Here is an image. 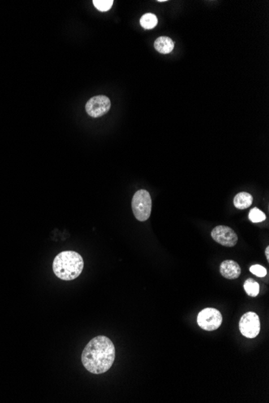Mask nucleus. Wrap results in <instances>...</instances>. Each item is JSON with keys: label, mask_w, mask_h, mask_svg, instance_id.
<instances>
[{"label": "nucleus", "mask_w": 269, "mask_h": 403, "mask_svg": "<svg viewBox=\"0 0 269 403\" xmlns=\"http://www.w3.org/2000/svg\"><path fill=\"white\" fill-rule=\"evenodd\" d=\"M115 359V348L113 342L106 336H98L86 346L82 362L86 369L93 374L108 371Z\"/></svg>", "instance_id": "obj_1"}, {"label": "nucleus", "mask_w": 269, "mask_h": 403, "mask_svg": "<svg viewBox=\"0 0 269 403\" xmlns=\"http://www.w3.org/2000/svg\"><path fill=\"white\" fill-rule=\"evenodd\" d=\"M83 268L84 261L83 257L75 251L61 252L53 260V272L62 280H74L80 275Z\"/></svg>", "instance_id": "obj_2"}, {"label": "nucleus", "mask_w": 269, "mask_h": 403, "mask_svg": "<svg viewBox=\"0 0 269 403\" xmlns=\"http://www.w3.org/2000/svg\"><path fill=\"white\" fill-rule=\"evenodd\" d=\"M132 208L138 221H146L152 212V199L149 192L144 189L136 192L132 198Z\"/></svg>", "instance_id": "obj_3"}, {"label": "nucleus", "mask_w": 269, "mask_h": 403, "mask_svg": "<svg viewBox=\"0 0 269 403\" xmlns=\"http://www.w3.org/2000/svg\"><path fill=\"white\" fill-rule=\"evenodd\" d=\"M223 316L215 308H207L202 310L197 316V324L206 331H214L220 327Z\"/></svg>", "instance_id": "obj_4"}, {"label": "nucleus", "mask_w": 269, "mask_h": 403, "mask_svg": "<svg viewBox=\"0 0 269 403\" xmlns=\"http://www.w3.org/2000/svg\"><path fill=\"white\" fill-rule=\"evenodd\" d=\"M240 330L245 337H257L261 331V321L258 315L252 312L245 313L240 320Z\"/></svg>", "instance_id": "obj_5"}, {"label": "nucleus", "mask_w": 269, "mask_h": 403, "mask_svg": "<svg viewBox=\"0 0 269 403\" xmlns=\"http://www.w3.org/2000/svg\"><path fill=\"white\" fill-rule=\"evenodd\" d=\"M110 101L105 95H97L90 98L86 104V111L92 118H99L110 111Z\"/></svg>", "instance_id": "obj_6"}, {"label": "nucleus", "mask_w": 269, "mask_h": 403, "mask_svg": "<svg viewBox=\"0 0 269 403\" xmlns=\"http://www.w3.org/2000/svg\"><path fill=\"white\" fill-rule=\"evenodd\" d=\"M211 237L215 242L226 247H232L237 244V234L228 226L218 225L214 228L211 232Z\"/></svg>", "instance_id": "obj_7"}, {"label": "nucleus", "mask_w": 269, "mask_h": 403, "mask_svg": "<svg viewBox=\"0 0 269 403\" xmlns=\"http://www.w3.org/2000/svg\"><path fill=\"white\" fill-rule=\"evenodd\" d=\"M220 273L227 279H236L241 274V268L233 260H225L221 263Z\"/></svg>", "instance_id": "obj_8"}, {"label": "nucleus", "mask_w": 269, "mask_h": 403, "mask_svg": "<svg viewBox=\"0 0 269 403\" xmlns=\"http://www.w3.org/2000/svg\"><path fill=\"white\" fill-rule=\"evenodd\" d=\"M154 47L161 54H168L174 50V41L168 36H160L155 41Z\"/></svg>", "instance_id": "obj_9"}, {"label": "nucleus", "mask_w": 269, "mask_h": 403, "mask_svg": "<svg viewBox=\"0 0 269 403\" xmlns=\"http://www.w3.org/2000/svg\"><path fill=\"white\" fill-rule=\"evenodd\" d=\"M253 202V198L250 193L242 192L238 193L234 198V205L239 209H245L250 207Z\"/></svg>", "instance_id": "obj_10"}, {"label": "nucleus", "mask_w": 269, "mask_h": 403, "mask_svg": "<svg viewBox=\"0 0 269 403\" xmlns=\"http://www.w3.org/2000/svg\"><path fill=\"white\" fill-rule=\"evenodd\" d=\"M157 23L158 20L157 16L152 13H147L140 18V25L142 26L144 29H153L157 25Z\"/></svg>", "instance_id": "obj_11"}, {"label": "nucleus", "mask_w": 269, "mask_h": 403, "mask_svg": "<svg viewBox=\"0 0 269 403\" xmlns=\"http://www.w3.org/2000/svg\"><path fill=\"white\" fill-rule=\"evenodd\" d=\"M244 290L249 296L256 297L260 292V285L252 278H248L244 282Z\"/></svg>", "instance_id": "obj_12"}, {"label": "nucleus", "mask_w": 269, "mask_h": 403, "mask_svg": "<svg viewBox=\"0 0 269 403\" xmlns=\"http://www.w3.org/2000/svg\"><path fill=\"white\" fill-rule=\"evenodd\" d=\"M249 219L253 223L262 222L266 220V216L259 208H254L249 212Z\"/></svg>", "instance_id": "obj_13"}, {"label": "nucleus", "mask_w": 269, "mask_h": 403, "mask_svg": "<svg viewBox=\"0 0 269 403\" xmlns=\"http://www.w3.org/2000/svg\"><path fill=\"white\" fill-rule=\"evenodd\" d=\"M113 0H93V3L96 8L100 11H107L112 6Z\"/></svg>", "instance_id": "obj_14"}, {"label": "nucleus", "mask_w": 269, "mask_h": 403, "mask_svg": "<svg viewBox=\"0 0 269 403\" xmlns=\"http://www.w3.org/2000/svg\"><path fill=\"white\" fill-rule=\"evenodd\" d=\"M250 271L252 274L257 276V277H265L267 274V269L261 265L252 266L250 268Z\"/></svg>", "instance_id": "obj_15"}, {"label": "nucleus", "mask_w": 269, "mask_h": 403, "mask_svg": "<svg viewBox=\"0 0 269 403\" xmlns=\"http://www.w3.org/2000/svg\"><path fill=\"white\" fill-rule=\"evenodd\" d=\"M269 246L266 247V250H265V255H266V258H267L268 260H269Z\"/></svg>", "instance_id": "obj_16"}, {"label": "nucleus", "mask_w": 269, "mask_h": 403, "mask_svg": "<svg viewBox=\"0 0 269 403\" xmlns=\"http://www.w3.org/2000/svg\"><path fill=\"white\" fill-rule=\"evenodd\" d=\"M166 1H167V0H158V2H166Z\"/></svg>", "instance_id": "obj_17"}]
</instances>
